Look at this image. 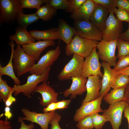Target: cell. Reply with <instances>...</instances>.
<instances>
[{
	"label": "cell",
	"instance_id": "cell-15",
	"mask_svg": "<svg viewBox=\"0 0 129 129\" xmlns=\"http://www.w3.org/2000/svg\"><path fill=\"white\" fill-rule=\"evenodd\" d=\"M34 92L40 93L42 97L40 101V104L42 107H46L50 104L58 102L57 97L59 93L49 86L47 82H43L38 85Z\"/></svg>",
	"mask_w": 129,
	"mask_h": 129
},
{
	"label": "cell",
	"instance_id": "cell-13",
	"mask_svg": "<svg viewBox=\"0 0 129 129\" xmlns=\"http://www.w3.org/2000/svg\"><path fill=\"white\" fill-rule=\"evenodd\" d=\"M103 98L102 97L100 96L94 100L81 103L80 108L76 111L73 117L74 120L78 121L86 116L96 113L103 112L104 110L101 107Z\"/></svg>",
	"mask_w": 129,
	"mask_h": 129
},
{
	"label": "cell",
	"instance_id": "cell-37",
	"mask_svg": "<svg viewBox=\"0 0 129 129\" xmlns=\"http://www.w3.org/2000/svg\"><path fill=\"white\" fill-rule=\"evenodd\" d=\"M115 14L118 20L122 22L124 21L127 22L129 26V12L122 9L118 8Z\"/></svg>",
	"mask_w": 129,
	"mask_h": 129
},
{
	"label": "cell",
	"instance_id": "cell-36",
	"mask_svg": "<svg viewBox=\"0 0 129 129\" xmlns=\"http://www.w3.org/2000/svg\"><path fill=\"white\" fill-rule=\"evenodd\" d=\"M86 0H69V5L66 12L71 14L79 8L86 1Z\"/></svg>",
	"mask_w": 129,
	"mask_h": 129
},
{
	"label": "cell",
	"instance_id": "cell-45",
	"mask_svg": "<svg viewBox=\"0 0 129 129\" xmlns=\"http://www.w3.org/2000/svg\"><path fill=\"white\" fill-rule=\"evenodd\" d=\"M119 38L124 41H129V26L127 30L121 33Z\"/></svg>",
	"mask_w": 129,
	"mask_h": 129
},
{
	"label": "cell",
	"instance_id": "cell-39",
	"mask_svg": "<svg viewBox=\"0 0 129 129\" xmlns=\"http://www.w3.org/2000/svg\"><path fill=\"white\" fill-rule=\"evenodd\" d=\"M71 99L63 100L56 102L52 103L54 110L58 109H63L68 108Z\"/></svg>",
	"mask_w": 129,
	"mask_h": 129
},
{
	"label": "cell",
	"instance_id": "cell-44",
	"mask_svg": "<svg viewBox=\"0 0 129 129\" xmlns=\"http://www.w3.org/2000/svg\"><path fill=\"white\" fill-rule=\"evenodd\" d=\"M12 93L10 95L5 103V105L6 107H9L13 102H15L16 101V99L13 97Z\"/></svg>",
	"mask_w": 129,
	"mask_h": 129
},
{
	"label": "cell",
	"instance_id": "cell-47",
	"mask_svg": "<svg viewBox=\"0 0 129 129\" xmlns=\"http://www.w3.org/2000/svg\"><path fill=\"white\" fill-rule=\"evenodd\" d=\"M10 110V109L9 107L6 106L5 108L4 115L5 116L6 118L7 119H10L12 116V114Z\"/></svg>",
	"mask_w": 129,
	"mask_h": 129
},
{
	"label": "cell",
	"instance_id": "cell-18",
	"mask_svg": "<svg viewBox=\"0 0 129 129\" xmlns=\"http://www.w3.org/2000/svg\"><path fill=\"white\" fill-rule=\"evenodd\" d=\"M70 79L72 82L70 87L62 93L66 97L70 95V97L71 99L76 98L77 95H81L86 91V84L87 79L81 76L73 77Z\"/></svg>",
	"mask_w": 129,
	"mask_h": 129
},
{
	"label": "cell",
	"instance_id": "cell-5",
	"mask_svg": "<svg viewBox=\"0 0 129 129\" xmlns=\"http://www.w3.org/2000/svg\"><path fill=\"white\" fill-rule=\"evenodd\" d=\"M84 60V58L76 54H73L72 58L59 74L58 79L63 81L73 77L81 76Z\"/></svg>",
	"mask_w": 129,
	"mask_h": 129
},
{
	"label": "cell",
	"instance_id": "cell-43",
	"mask_svg": "<svg viewBox=\"0 0 129 129\" xmlns=\"http://www.w3.org/2000/svg\"><path fill=\"white\" fill-rule=\"evenodd\" d=\"M0 129H12V125L10 122L7 121V118L5 120H0Z\"/></svg>",
	"mask_w": 129,
	"mask_h": 129
},
{
	"label": "cell",
	"instance_id": "cell-7",
	"mask_svg": "<svg viewBox=\"0 0 129 129\" xmlns=\"http://www.w3.org/2000/svg\"><path fill=\"white\" fill-rule=\"evenodd\" d=\"M117 40L107 41L102 39L98 42L96 47L99 58L108 63L110 67H114L116 62L115 51Z\"/></svg>",
	"mask_w": 129,
	"mask_h": 129
},
{
	"label": "cell",
	"instance_id": "cell-9",
	"mask_svg": "<svg viewBox=\"0 0 129 129\" xmlns=\"http://www.w3.org/2000/svg\"><path fill=\"white\" fill-rule=\"evenodd\" d=\"M61 53L59 45L55 49L48 51L35 64L29 72L31 74L41 75L53 64Z\"/></svg>",
	"mask_w": 129,
	"mask_h": 129
},
{
	"label": "cell",
	"instance_id": "cell-4",
	"mask_svg": "<svg viewBox=\"0 0 129 129\" xmlns=\"http://www.w3.org/2000/svg\"><path fill=\"white\" fill-rule=\"evenodd\" d=\"M73 25L81 37L98 41L102 39V32L89 20L74 21Z\"/></svg>",
	"mask_w": 129,
	"mask_h": 129
},
{
	"label": "cell",
	"instance_id": "cell-19",
	"mask_svg": "<svg viewBox=\"0 0 129 129\" xmlns=\"http://www.w3.org/2000/svg\"><path fill=\"white\" fill-rule=\"evenodd\" d=\"M109 13L105 7L101 5L95 4L89 20L102 32L105 29L106 22Z\"/></svg>",
	"mask_w": 129,
	"mask_h": 129
},
{
	"label": "cell",
	"instance_id": "cell-8",
	"mask_svg": "<svg viewBox=\"0 0 129 129\" xmlns=\"http://www.w3.org/2000/svg\"><path fill=\"white\" fill-rule=\"evenodd\" d=\"M82 66L81 76L84 78L93 75H98L102 78L103 74L101 70L102 65L99 61V58L94 47L91 53L85 58Z\"/></svg>",
	"mask_w": 129,
	"mask_h": 129
},
{
	"label": "cell",
	"instance_id": "cell-30",
	"mask_svg": "<svg viewBox=\"0 0 129 129\" xmlns=\"http://www.w3.org/2000/svg\"><path fill=\"white\" fill-rule=\"evenodd\" d=\"M48 0H19L22 9L39 8L43 3L49 2Z\"/></svg>",
	"mask_w": 129,
	"mask_h": 129
},
{
	"label": "cell",
	"instance_id": "cell-26",
	"mask_svg": "<svg viewBox=\"0 0 129 129\" xmlns=\"http://www.w3.org/2000/svg\"><path fill=\"white\" fill-rule=\"evenodd\" d=\"M57 12V10L52 7L48 2L37 9L35 13L39 19L47 21L51 20Z\"/></svg>",
	"mask_w": 129,
	"mask_h": 129
},
{
	"label": "cell",
	"instance_id": "cell-38",
	"mask_svg": "<svg viewBox=\"0 0 129 129\" xmlns=\"http://www.w3.org/2000/svg\"><path fill=\"white\" fill-rule=\"evenodd\" d=\"M129 66V55L119 59L113 69L117 71Z\"/></svg>",
	"mask_w": 129,
	"mask_h": 129
},
{
	"label": "cell",
	"instance_id": "cell-12",
	"mask_svg": "<svg viewBox=\"0 0 129 129\" xmlns=\"http://www.w3.org/2000/svg\"><path fill=\"white\" fill-rule=\"evenodd\" d=\"M21 111L24 116L22 118L23 120L37 124L42 129H48V124L55 113L54 110L47 113H39L30 111L25 108H22Z\"/></svg>",
	"mask_w": 129,
	"mask_h": 129
},
{
	"label": "cell",
	"instance_id": "cell-11",
	"mask_svg": "<svg viewBox=\"0 0 129 129\" xmlns=\"http://www.w3.org/2000/svg\"><path fill=\"white\" fill-rule=\"evenodd\" d=\"M122 22L118 20L113 13H110L105 29L102 32V39L107 41L117 40L122 33Z\"/></svg>",
	"mask_w": 129,
	"mask_h": 129
},
{
	"label": "cell",
	"instance_id": "cell-31",
	"mask_svg": "<svg viewBox=\"0 0 129 129\" xmlns=\"http://www.w3.org/2000/svg\"><path fill=\"white\" fill-rule=\"evenodd\" d=\"M94 128L96 129H101L105 123L108 121V119L102 115H100L98 113H93L91 115Z\"/></svg>",
	"mask_w": 129,
	"mask_h": 129
},
{
	"label": "cell",
	"instance_id": "cell-29",
	"mask_svg": "<svg viewBox=\"0 0 129 129\" xmlns=\"http://www.w3.org/2000/svg\"><path fill=\"white\" fill-rule=\"evenodd\" d=\"M116 47L118 49L117 57L119 59L129 55V41L119 38L117 41Z\"/></svg>",
	"mask_w": 129,
	"mask_h": 129
},
{
	"label": "cell",
	"instance_id": "cell-23",
	"mask_svg": "<svg viewBox=\"0 0 129 129\" xmlns=\"http://www.w3.org/2000/svg\"><path fill=\"white\" fill-rule=\"evenodd\" d=\"M9 44L11 47V52L10 57L9 61L5 66L2 67L1 64L0 65V76L3 75H7L11 78L14 81V82L16 85H20L21 81L18 77L16 75L14 72L13 67L12 60L14 51V47L15 44L13 41L11 40V43H9Z\"/></svg>",
	"mask_w": 129,
	"mask_h": 129
},
{
	"label": "cell",
	"instance_id": "cell-28",
	"mask_svg": "<svg viewBox=\"0 0 129 129\" xmlns=\"http://www.w3.org/2000/svg\"><path fill=\"white\" fill-rule=\"evenodd\" d=\"M14 91L13 88L9 86L7 81L3 80L0 76V101L5 103L11 93Z\"/></svg>",
	"mask_w": 129,
	"mask_h": 129
},
{
	"label": "cell",
	"instance_id": "cell-49",
	"mask_svg": "<svg viewBox=\"0 0 129 129\" xmlns=\"http://www.w3.org/2000/svg\"><path fill=\"white\" fill-rule=\"evenodd\" d=\"M124 101L129 103V83L126 86L125 92Z\"/></svg>",
	"mask_w": 129,
	"mask_h": 129
},
{
	"label": "cell",
	"instance_id": "cell-33",
	"mask_svg": "<svg viewBox=\"0 0 129 129\" xmlns=\"http://www.w3.org/2000/svg\"><path fill=\"white\" fill-rule=\"evenodd\" d=\"M95 4L102 5L110 13H115L117 9L116 6V0H92Z\"/></svg>",
	"mask_w": 129,
	"mask_h": 129
},
{
	"label": "cell",
	"instance_id": "cell-41",
	"mask_svg": "<svg viewBox=\"0 0 129 129\" xmlns=\"http://www.w3.org/2000/svg\"><path fill=\"white\" fill-rule=\"evenodd\" d=\"M116 6L129 12V0H116Z\"/></svg>",
	"mask_w": 129,
	"mask_h": 129
},
{
	"label": "cell",
	"instance_id": "cell-17",
	"mask_svg": "<svg viewBox=\"0 0 129 129\" xmlns=\"http://www.w3.org/2000/svg\"><path fill=\"white\" fill-rule=\"evenodd\" d=\"M55 44L54 40H39L23 45L22 47L26 53L33 56L36 61H38L42 52L48 47Z\"/></svg>",
	"mask_w": 129,
	"mask_h": 129
},
{
	"label": "cell",
	"instance_id": "cell-46",
	"mask_svg": "<svg viewBox=\"0 0 129 129\" xmlns=\"http://www.w3.org/2000/svg\"><path fill=\"white\" fill-rule=\"evenodd\" d=\"M123 112L124 117L127 119L128 121L129 129V103L125 107Z\"/></svg>",
	"mask_w": 129,
	"mask_h": 129
},
{
	"label": "cell",
	"instance_id": "cell-6",
	"mask_svg": "<svg viewBox=\"0 0 129 129\" xmlns=\"http://www.w3.org/2000/svg\"><path fill=\"white\" fill-rule=\"evenodd\" d=\"M0 22L12 21L23 13L19 0H0Z\"/></svg>",
	"mask_w": 129,
	"mask_h": 129
},
{
	"label": "cell",
	"instance_id": "cell-22",
	"mask_svg": "<svg viewBox=\"0 0 129 129\" xmlns=\"http://www.w3.org/2000/svg\"><path fill=\"white\" fill-rule=\"evenodd\" d=\"M9 38L15 41L17 44L22 46L34 42L36 40L27 31V28L20 26L16 28L15 34L10 35Z\"/></svg>",
	"mask_w": 129,
	"mask_h": 129
},
{
	"label": "cell",
	"instance_id": "cell-32",
	"mask_svg": "<svg viewBox=\"0 0 129 129\" xmlns=\"http://www.w3.org/2000/svg\"><path fill=\"white\" fill-rule=\"evenodd\" d=\"M129 83V76L121 74H118L111 88L116 89L126 86Z\"/></svg>",
	"mask_w": 129,
	"mask_h": 129
},
{
	"label": "cell",
	"instance_id": "cell-24",
	"mask_svg": "<svg viewBox=\"0 0 129 129\" xmlns=\"http://www.w3.org/2000/svg\"><path fill=\"white\" fill-rule=\"evenodd\" d=\"M56 28H52L44 31L33 30L29 31L32 36L39 40H54L59 39Z\"/></svg>",
	"mask_w": 129,
	"mask_h": 129
},
{
	"label": "cell",
	"instance_id": "cell-34",
	"mask_svg": "<svg viewBox=\"0 0 129 129\" xmlns=\"http://www.w3.org/2000/svg\"><path fill=\"white\" fill-rule=\"evenodd\" d=\"M78 122L76 126L78 129H93L94 128L91 115L86 116Z\"/></svg>",
	"mask_w": 129,
	"mask_h": 129
},
{
	"label": "cell",
	"instance_id": "cell-35",
	"mask_svg": "<svg viewBox=\"0 0 129 129\" xmlns=\"http://www.w3.org/2000/svg\"><path fill=\"white\" fill-rule=\"evenodd\" d=\"M49 3L56 10L67 9L69 5V0H50Z\"/></svg>",
	"mask_w": 129,
	"mask_h": 129
},
{
	"label": "cell",
	"instance_id": "cell-25",
	"mask_svg": "<svg viewBox=\"0 0 129 129\" xmlns=\"http://www.w3.org/2000/svg\"><path fill=\"white\" fill-rule=\"evenodd\" d=\"M126 87L113 89L103 97V100L110 105L124 101Z\"/></svg>",
	"mask_w": 129,
	"mask_h": 129
},
{
	"label": "cell",
	"instance_id": "cell-21",
	"mask_svg": "<svg viewBox=\"0 0 129 129\" xmlns=\"http://www.w3.org/2000/svg\"><path fill=\"white\" fill-rule=\"evenodd\" d=\"M95 4L92 0H86L79 8L71 14L70 17L74 21L89 20Z\"/></svg>",
	"mask_w": 129,
	"mask_h": 129
},
{
	"label": "cell",
	"instance_id": "cell-1",
	"mask_svg": "<svg viewBox=\"0 0 129 129\" xmlns=\"http://www.w3.org/2000/svg\"><path fill=\"white\" fill-rule=\"evenodd\" d=\"M98 42L83 38L76 34L73 36L69 44L66 46L65 54L70 56L75 54L85 58L91 53Z\"/></svg>",
	"mask_w": 129,
	"mask_h": 129
},
{
	"label": "cell",
	"instance_id": "cell-10",
	"mask_svg": "<svg viewBox=\"0 0 129 129\" xmlns=\"http://www.w3.org/2000/svg\"><path fill=\"white\" fill-rule=\"evenodd\" d=\"M128 103L123 101L110 105L108 108L104 110L102 115L110 122L112 129H119L121 124L123 112Z\"/></svg>",
	"mask_w": 129,
	"mask_h": 129
},
{
	"label": "cell",
	"instance_id": "cell-16",
	"mask_svg": "<svg viewBox=\"0 0 129 129\" xmlns=\"http://www.w3.org/2000/svg\"><path fill=\"white\" fill-rule=\"evenodd\" d=\"M98 75L88 77L86 83V96L81 103L91 101L100 97V91L102 87V80Z\"/></svg>",
	"mask_w": 129,
	"mask_h": 129
},
{
	"label": "cell",
	"instance_id": "cell-48",
	"mask_svg": "<svg viewBox=\"0 0 129 129\" xmlns=\"http://www.w3.org/2000/svg\"><path fill=\"white\" fill-rule=\"evenodd\" d=\"M117 74H121L127 75L129 76V66L117 71Z\"/></svg>",
	"mask_w": 129,
	"mask_h": 129
},
{
	"label": "cell",
	"instance_id": "cell-2",
	"mask_svg": "<svg viewBox=\"0 0 129 129\" xmlns=\"http://www.w3.org/2000/svg\"><path fill=\"white\" fill-rule=\"evenodd\" d=\"M13 60L14 70L18 77L29 72L35 64L34 58L26 53L19 45L17 44L14 50Z\"/></svg>",
	"mask_w": 129,
	"mask_h": 129
},
{
	"label": "cell",
	"instance_id": "cell-42",
	"mask_svg": "<svg viewBox=\"0 0 129 129\" xmlns=\"http://www.w3.org/2000/svg\"><path fill=\"white\" fill-rule=\"evenodd\" d=\"M18 121L21 123V126L19 129H33L34 128V125L32 123L29 125L25 124L21 117H18Z\"/></svg>",
	"mask_w": 129,
	"mask_h": 129
},
{
	"label": "cell",
	"instance_id": "cell-40",
	"mask_svg": "<svg viewBox=\"0 0 129 129\" xmlns=\"http://www.w3.org/2000/svg\"><path fill=\"white\" fill-rule=\"evenodd\" d=\"M61 118L60 115L55 112L54 117L49 122V123L51 125L50 129H61L59 123Z\"/></svg>",
	"mask_w": 129,
	"mask_h": 129
},
{
	"label": "cell",
	"instance_id": "cell-27",
	"mask_svg": "<svg viewBox=\"0 0 129 129\" xmlns=\"http://www.w3.org/2000/svg\"><path fill=\"white\" fill-rule=\"evenodd\" d=\"M39 19L35 13L29 14L20 13L16 18L20 27L27 28L30 25L36 22Z\"/></svg>",
	"mask_w": 129,
	"mask_h": 129
},
{
	"label": "cell",
	"instance_id": "cell-20",
	"mask_svg": "<svg viewBox=\"0 0 129 129\" xmlns=\"http://www.w3.org/2000/svg\"><path fill=\"white\" fill-rule=\"evenodd\" d=\"M57 32L59 39L65 42L66 45L69 44L73 37L77 34L76 29L69 25L64 20H59V24Z\"/></svg>",
	"mask_w": 129,
	"mask_h": 129
},
{
	"label": "cell",
	"instance_id": "cell-14",
	"mask_svg": "<svg viewBox=\"0 0 129 129\" xmlns=\"http://www.w3.org/2000/svg\"><path fill=\"white\" fill-rule=\"evenodd\" d=\"M104 73L102 80V87L100 95L103 97L108 93L111 88L118 75L117 71L111 68L108 64L103 61L101 63Z\"/></svg>",
	"mask_w": 129,
	"mask_h": 129
},
{
	"label": "cell",
	"instance_id": "cell-3",
	"mask_svg": "<svg viewBox=\"0 0 129 129\" xmlns=\"http://www.w3.org/2000/svg\"><path fill=\"white\" fill-rule=\"evenodd\" d=\"M51 67L48 68L42 74L37 75L32 74L29 75L26 82L22 85L15 84L12 87L14 92V94L16 96L19 93H22L23 95L29 99L31 94L34 92L35 89L41 82H47L48 79Z\"/></svg>",
	"mask_w": 129,
	"mask_h": 129
}]
</instances>
